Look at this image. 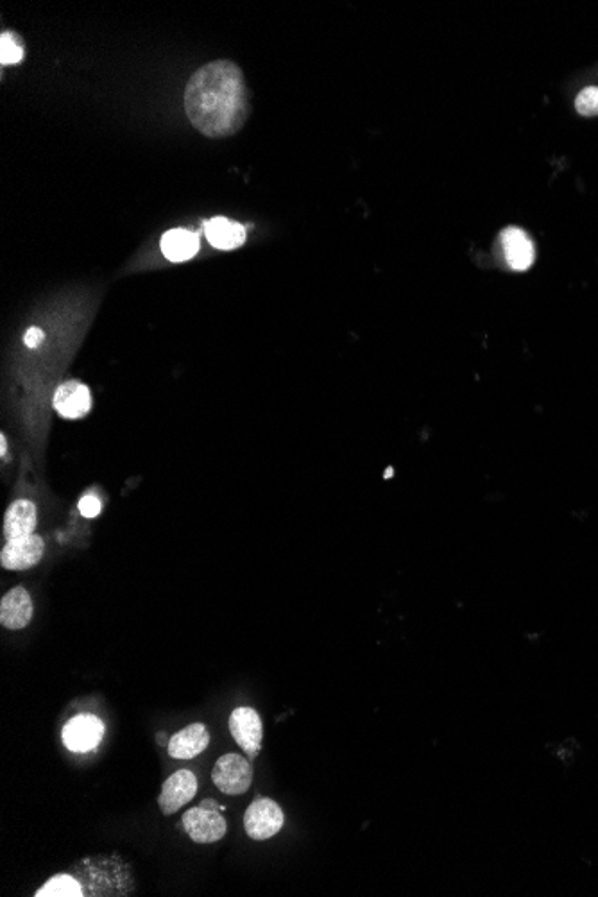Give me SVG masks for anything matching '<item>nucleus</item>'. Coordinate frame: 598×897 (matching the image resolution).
Wrapping results in <instances>:
<instances>
[{"mask_svg":"<svg viewBox=\"0 0 598 897\" xmlns=\"http://www.w3.org/2000/svg\"><path fill=\"white\" fill-rule=\"evenodd\" d=\"M183 106L192 126L205 137L239 133L251 112L244 72L230 60L206 63L188 79Z\"/></svg>","mask_w":598,"mask_h":897,"instance_id":"1","label":"nucleus"},{"mask_svg":"<svg viewBox=\"0 0 598 897\" xmlns=\"http://www.w3.org/2000/svg\"><path fill=\"white\" fill-rule=\"evenodd\" d=\"M212 781L223 794H246L253 783V767L239 754H224L215 763Z\"/></svg>","mask_w":598,"mask_h":897,"instance_id":"2","label":"nucleus"},{"mask_svg":"<svg viewBox=\"0 0 598 897\" xmlns=\"http://www.w3.org/2000/svg\"><path fill=\"white\" fill-rule=\"evenodd\" d=\"M181 824L187 831L188 837L192 838L196 844L219 842L221 838L226 837V831H228V824L224 821L223 815L217 810H208L203 806H197V808L183 813Z\"/></svg>","mask_w":598,"mask_h":897,"instance_id":"3","label":"nucleus"},{"mask_svg":"<svg viewBox=\"0 0 598 897\" xmlns=\"http://www.w3.org/2000/svg\"><path fill=\"white\" fill-rule=\"evenodd\" d=\"M285 815L273 799H258L251 803L244 815V828L249 838L267 840L283 828Z\"/></svg>","mask_w":598,"mask_h":897,"instance_id":"4","label":"nucleus"},{"mask_svg":"<svg viewBox=\"0 0 598 897\" xmlns=\"http://www.w3.org/2000/svg\"><path fill=\"white\" fill-rule=\"evenodd\" d=\"M231 736L237 742L240 749L248 754L251 760H255L260 754L264 729L260 715L253 708H237L230 715Z\"/></svg>","mask_w":598,"mask_h":897,"instance_id":"5","label":"nucleus"},{"mask_svg":"<svg viewBox=\"0 0 598 897\" xmlns=\"http://www.w3.org/2000/svg\"><path fill=\"white\" fill-rule=\"evenodd\" d=\"M197 778L190 770H178L162 786V792L158 797V804L163 815H172L180 812L185 804L190 803L197 794Z\"/></svg>","mask_w":598,"mask_h":897,"instance_id":"6","label":"nucleus"},{"mask_svg":"<svg viewBox=\"0 0 598 897\" xmlns=\"http://www.w3.org/2000/svg\"><path fill=\"white\" fill-rule=\"evenodd\" d=\"M104 735L103 722L94 715H79L63 727V744L74 752L92 751L101 744Z\"/></svg>","mask_w":598,"mask_h":897,"instance_id":"7","label":"nucleus"},{"mask_svg":"<svg viewBox=\"0 0 598 897\" xmlns=\"http://www.w3.org/2000/svg\"><path fill=\"white\" fill-rule=\"evenodd\" d=\"M43 539L40 536H26V538L11 539L2 548L0 563L6 570H29L35 564L40 563L43 557Z\"/></svg>","mask_w":598,"mask_h":897,"instance_id":"8","label":"nucleus"},{"mask_svg":"<svg viewBox=\"0 0 598 897\" xmlns=\"http://www.w3.org/2000/svg\"><path fill=\"white\" fill-rule=\"evenodd\" d=\"M505 262L514 271H527L536 260V248L527 231L518 226H509L500 233Z\"/></svg>","mask_w":598,"mask_h":897,"instance_id":"9","label":"nucleus"},{"mask_svg":"<svg viewBox=\"0 0 598 897\" xmlns=\"http://www.w3.org/2000/svg\"><path fill=\"white\" fill-rule=\"evenodd\" d=\"M54 409L61 418H85L92 409L90 389L76 380H69V382L61 384L58 391L54 393Z\"/></svg>","mask_w":598,"mask_h":897,"instance_id":"10","label":"nucleus"},{"mask_svg":"<svg viewBox=\"0 0 598 897\" xmlns=\"http://www.w3.org/2000/svg\"><path fill=\"white\" fill-rule=\"evenodd\" d=\"M33 618V600L24 588L9 591L0 602V624L11 631L24 629Z\"/></svg>","mask_w":598,"mask_h":897,"instance_id":"11","label":"nucleus"},{"mask_svg":"<svg viewBox=\"0 0 598 897\" xmlns=\"http://www.w3.org/2000/svg\"><path fill=\"white\" fill-rule=\"evenodd\" d=\"M208 744H210L208 729L203 724H190L172 736L167 751L174 760H192L206 751Z\"/></svg>","mask_w":598,"mask_h":897,"instance_id":"12","label":"nucleus"},{"mask_svg":"<svg viewBox=\"0 0 598 897\" xmlns=\"http://www.w3.org/2000/svg\"><path fill=\"white\" fill-rule=\"evenodd\" d=\"M36 527V507L29 500H17L15 504L9 505L6 516H4V538L11 539L26 538L35 532Z\"/></svg>","mask_w":598,"mask_h":897,"instance_id":"13","label":"nucleus"},{"mask_svg":"<svg viewBox=\"0 0 598 897\" xmlns=\"http://www.w3.org/2000/svg\"><path fill=\"white\" fill-rule=\"evenodd\" d=\"M205 235L214 248L223 251L240 248L246 242V228L226 217H215L208 221L205 224Z\"/></svg>","mask_w":598,"mask_h":897,"instance_id":"14","label":"nucleus"},{"mask_svg":"<svg viewBox=\"0 0 598 897\" xmlns=\"http://www.w3.org/2000/svg\"><path fill=\"white\" fill-rule=\"evenodd\" d=\"M199 239L196 233L188 230H171L163 233L162 253L171 262H185L197 255Z\"/></svg>","mask_w":598,"mask_h":897,"instance_id":"15","label":"nucleus"},{"mask_svg":"<svg viewBox=\"0 0 598 897\" xmlns=\"http://www.w3.org/2000/svg\"><path fill=\"white\" fill-rule=\"evenodd\" d=\"M81 892H83L81 885L74 878L60 874L47 881L42 889L36 892V897H79L83 896Z\"/></svg>","mask_w":598,"mask_h":897,"instance_id":"16","label":"nucleus"},{"mask_svg":"<svg viewBox=\"0 0 598 897\" xmlns=\"http://www.w3.org/2000/svg\"><path fill=\"white\" fill-rule=\"evenodd\" d=\"M26 47L17 33H2L0 36V61L2 65H18L24 60Z\"/></svg>","mask_w":598,"mask_h":897,"instance_id":"17","label":"nucleus"},{"mask_svg":"<svg viewBox=\"0 0 598 897\" xmlns=\"http://www.w3.org/2000/svg\"><path fill=\"white\" fill-rule=\"evenodd\" d=\"M575 110L582 117H597L598 86H586L575 99Z\"/></svg>","mask_w":598,"mask_h":897,"instance_id":"18","label":"nucleus"},{"mask_svg":"<svg viewBox=\"0 0 598 897\" xmlns=\"http://www.w3.org/2000/svg\"><path fill=\"white\" fill-rule=\"evenodd\" d=\"M79 511L86 518H95L97 514L101 513V502H99V498L94 495H88L79 502Z\"/></svg>","mask_w":598,"mask_h":897,"instance_id":"19","label":"nucleus"},{"mask_svg":"<svg viewBox=\"0 0 598 897\" xmlns=\"http://www.w3.org/2000/svg\"><path fill=\"white\" fill-rule=\"evenodd\" d=\"M42 341L43 332L42 330H40V328H36V326H33V328H29V330H27L26 332V335H24V342H26L29 348H33V350H35V348H38V346H40V342Z\"/></svg>","mask_w":598,"mask_h":897,"instance_id":"20","label":"nucleus"},{"mask_svg":"<svg viewBox=\"0 0 598 897\" xmlns=\"http://www.w3.org/2000/svg\"><path fill=\"white\" fill-rule=\"evenodd\" d=\"M6 452H8V448H6V439H4V436H2L0 437V453H2V455H6Z\"/></svg>","mask_w":598,"mask_h":897,"instance_id":"21","label":"nucleus"},{"mask_svg":"<svg viewBox=\"0 0 598 897\" xmlns=\"http://www.w3.org/2000/svg\"><path fill=\"white\" fill-rule=\"evenodd\" d=\"M391 475H393V470H391V468H389V470L385 471L384 479H391Z\"/></svg>","mask_w":598,"mask_h":897,"instance_id":"22","label":"nucleus"}]
</instances>
